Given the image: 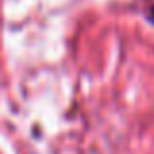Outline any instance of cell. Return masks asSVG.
Segmentation results:
<instances>
[{
    "instance_id": "1",
    "label": "cell",
    "mask_w": 154,
    "mask_h": 154,
    "mask_svg": "<svg viewBox=\"0 0 154 154\" xmlns=\"http://www.w3.org/2000/svg\"><path fill=\"white\" fill-rule=\"evenodd\" d=\"M148 16H150V22H152V23H154V6H152V8H150V14H148Z\"/></svg>"
}]
</instances>
